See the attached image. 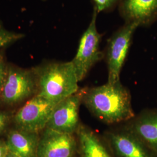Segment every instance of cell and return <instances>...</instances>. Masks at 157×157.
<instances>
[{
	"label": "cell",
	"instance_id": "cell-2",
	"mask_svg": "<svg viewBox=\"0 0 157 157\" xmlns=\"http://www.w3.org/2000/svg\"><path fill=\"white\" fill-rule=\"evenodd\" d=\"M37 94L55 104L78 93V79L72 61L53 62L33 69Z\"/></svg>",
	"mask_w": 157,
	"mask_h": 157
},
{
	"label": "cell",
	"instance_id": "cell-5",
	"mask_svg": "<svg viewBox=\"0 0 157 157\" xmlns=\"http://www.w3.org/2000/svg\"><path fill=\"white\" fill-rule=\"evenodd\" d=\"M139 26L136 23H126L109 40L107 55L108 83L115 84L120 82V74L129 51L133 34Z\"/></svg>",
	"mask_w": 157,
	"mask_h": 157
},
{
	"label": "cell",
	"instance_id": "cell-8",
	"mask_svg": "<svg viewBox=\"0 0 157 157\" xmlns=\"http://www.w3.org/2000/svg\"><path fill=\"white\" fill-rule=\"evenodd\" d=\"M76 147L73 135L45 128L40 136L37 157H75Z\"/></svg>",
	"mask_w": 157,
	"mask_h": 157
},
{
	"label": "cell",
	"instance_id": "cell-3",
	"mask_svg": "<svg viewBox=\"0 0 157 157\" xmlns=\"http://www.w3.org/2000/svg\"><path fill=\"white\" fill-rule=\"evenodd\" d=\"M97 14V10L94 8L90 25L83 34L76 54L72 61L78 82L86 76L91 68L102 57L100 50L101 36L96 26Z\"/></svg>",
	"mask_w": 157,
	"mask_h": 157
},
{
	"label": "cell",
	"instance_id": "cell-4",
	"mask_svg": "<svg viewBox=\"0 0 157 157\" xmlns=\"http://www.w3.org/2000/svg\"><path fill=\"white\" fill-rule=\"evenodd\" d=\"M36 89L33 70L8 67L6 78L0 89V101L7 105L16 104L30 97Z\"/></svg>",
	"mask_w": 157,
	"mask_h": 157
},
{
	"label": "cell",
	"instance_id": "cell-11",
	"mask_svg": "<svg viewBox=\"0 0 157 157\" xmlns=\"http://www.w3.org/2000/svg\"><path fill=\"white\" fill-rule=\"evenodd\" d=\"M110 139L115 150L121 157H150L141 141L136 136L113 133Z\"/></svg>",
	"mask_w": 157,
	"mask_h": 157
},
{
	"label": "cell",
	"instance_id": "cell-18",
	"mask_svg": "<svg viewBox=\"0 0 157 157\" xmlns=\"http://www.w3.org/2000/svg\"><path fill=\"white\" fill-rule=\"evenodd\" d=\"M9 150L6 141L0 140V157H6Z\"/></svg>",
	"mask_w": 157,
	"mask_h": 157
},
{
	"label": "cell",
	"instance_id": "cell-10",
	"mask_svg": "<svg viewBox=\"0 0 157 157\" xmlns=\"http://www.w3.org/2000/svg\"><path fill=\"white\" fill-rule=\"evenodd\" d=\"M39 133L12 130L6 141L9 151L20 157H38Z\"/></svg>",
	"mask_w": 157,
	"mask_h": 157
},
{
	"label": "cell",
	"instance_id": "cell-20",
	"mask_svg": "<svg viewBox=\"0 0 157 157\" xmlns=\"http://www.w3.org/2000/svg\"></svg>",
	"mask_w": 157,
	"mask_h": 157
},
{
	"label": "cell",
	"instance_id": "cell-16",
	"mask_svg": "<svg viewBox=\"0 0 157 157\" xmlns=\"http://www.w3.org/2000/svg\"><path fill=\"white\" fill-rule=\"evenodd\" d=\"M8 67L2 57L0 56V89L4 83L7 72Z\"/></svg>",
	"mask_w": 157,
	"mask_h": 157
},
{
	"label": "cell",
	"instance_id": "cell-1",
	"mask_svg": "<svg viewBox=\"0 0 157 157\" xmlns=\"http://www.w3.org/2000/svg\"><path fill=\"white\" fill-rule=\"evenodd\" d=\"M82 101L96 117L107 124H115L134 117L131 96L121 82L107 84L82 93Z\"/></svg>",
	"mask_w": 157,
	"mask_h": 157
},
{
	"label": "cell",
	"instance_id": "cell-6",
	"mask_svg": "<svg viewBox=\"0 0 157 157\" xmlns=\"http://www.w3.org/2000/svg\"><path fill=\"white\" fill-rule=\"evenodd\" d=\"M57 104L36 95L20 108L14 117L17 129L39 133L45 129Z\"/></svg>",
	"mask_w": 157,
	"mask_h": 157
},
{
	"label": "cell",
	"instance_id": "cell-9",
	"mask_svg": "<svg viewBox=\"0 0 157 157\" xmlns=\"http://www.w3.org/2000/svg\"><path fill=\"white\" fill-rule=\"evenodd\" d=\"M121 11L127 23L148 25L157 18V0H124Z\"/></svg>",
	"mask_w": 157,
	"mask_h": 157
},
{
	"label": "cell",
	"instance_id": "cell-19",
	"mask_svg": "<svg viewBox=\"0 0 157 157\" xmlns=\"http://www.w3.org/2000/svg\"><path fill=\"white\" fill-rule=\"evenodd\" d=\"M6 157H20L19 156H17V155H15V154H13V153H12L11 152L9 151V152L8 153V154H7V155H6Z\"/></svg>",
	"mask_w": 157,
	"mask_h": 157
},
{
	"label": "cell",
	"instance_id": "cell-12",
	"mask_svg": "<svg viewBox=\"0 0 157 157\" xmlns=\"http://www.w3.org/2000/svg\"><path fill=\"white\" fill-rule=\"evenodd\" d=\"M132 132L140 140L157 152V112L148 113L139 118Z\"/></svg>",
	"mask_w": 157,
	"mask_h": 157
},
{
	"label": "cell",
	"instance_id": "cell-15",
	"mask_svg": "<svg viewBox=\"0 0 157 157\" xmlns=\"http://www.w3.org/2000/svg\"><path fill=\"white\" fill-rule=\"evenodd\" d=\"M94 2V8L98 13L109 8L118 0H93Z\"/></svg>",
	"mask_w": 157,
	"mask_h": 157
},
{
	"label": "cell",
	"instance_id": "cell-7",
	"mask_svg": "<svg viewBox=\"0 0 157 157\" xmlns=\"http://www.w3.org/2000/svg\"><path fill=\"white\" fill-rule=\"evenodd\" d=\"M82 101V93H76L58 103L51 113L45 128L73 135L79 128L78 112Z\"/></svg>",
	"mask_w": 157,
	"mask_h": 157
},
{
	"label": "cell",
	"instance_id": "cell-13",
	"mask_svg": "<svg viewBox=\"0 0 157 157\" xmlns=\"http://www.w3.org/2000/svg\"><path fill=\"white\" fill-rule=\"evenodd\" d=\"M77 131L82 157H110L101 141L91 130L79 127Z\"/></svg>",
	"mask_w": 157,
	"mask_h": 157
},
{
	"label": "cell",
	"instance_id": "cell-14",
	"mask_svg": "<svg viewBox=\"0 0 157 157\" xmlns=\"http://www.w3.org/2000/svg\"><path fill=\"white\" fill-rule=\"evenodd\" d=\"M23 34L7 30L0 25V49L23 37Z\"/></svg>",
	"mask_w": 157,
	"mask_h": 157
},
{
	"label": "cell",
	"instance_id": "cell-17",
	"mask_svg": "<svg viewBox=\"0 0 157 157\" xmlns=\"http://www.w3.org/2000/svg\"><path fill=\"white\" fill-rule=\"evenodd\" d=\"M9 121V116L5 112L0 111V133H2L6 128Z\"/></svg>",
	"mask_w": 157,
	"mask_h": 157
}]
</instances>
